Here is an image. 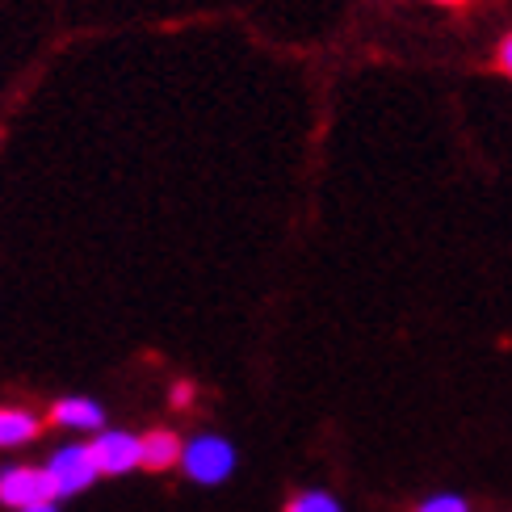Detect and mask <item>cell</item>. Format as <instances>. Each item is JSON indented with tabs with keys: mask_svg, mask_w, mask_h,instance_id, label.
I'll use <instances>...</instances> for the list:
<instances>
[{
	"mask_svg": "<svg viewBox=\"0 0 512 512\" xmlns=\"http://www.w3.org/2000/svg\"><path fill=\"white\" fill-rule=\"evenodd\" d=\"M47 475L55 483V496H80L89 483H97L101 466L93 458V445L89 441H68L47 458Z\"/></svg>",
	"mask_w": 512,
	"mask_h": 512,
	"instance_id": "obj_1",
	"label": "cell"
},
{
	"mask_svg": "<svg viewBox=\"0 0 512 512\" xmlns=\"http://www.w3.org/2000/svg\"><path fill=\"white\" fill-rule=\"evenodd\" d=\"M181 466H185V475L194 479V483L215 487V483H223L231 471H236V450H231L227 437L206 433V437H194V441L185 445Z\"/></svg>",
	"mask_w": 512,
	"mask_h": 512,
	"instance_id": "obj_2",
	"label": "cell"
},
{
	"mask_svg": "<svg viewBox=\"0 0 512 512\" xmlns=\"http://www.w3.org/2000/svg\"><path fill=\"white\" fill-rule=\"evenodd\" d=\"M55 483L47 475V466H5L0 471V504H9L13 512H26L34 504H51Z\"/></svg>",
	"mask_w": 512,
	"mask_h": 512,
	"instance_id": "obj_3",
	"label": "cell"
},
{
	"mask_svg": "<svg viewBox=\"0 0 512 512\" xmlns=\"http://www.w3.org/2000/svg\"><path fill=\"white\" fill-rule=\"evenodd\" d=\"M89 445H93L101 475H126V471H135V466H143V437H135V433L110 429V433H97Z\"/></svg>",
	"mask_w": 512,
	"mask_h": 512,
	"instance_id": "obj_4",
	"label": "cell"
},
{
	"mask_svg": "<svg viewBox=\"0 0 512 512\" xmlns=\"http://www.w3.org/2000/svg\"><path fill=\"white\" fill-rule=\"evenodd\" d=\"M51 420L59 424V429H72V433H101V403L97 399H84V395H68L59 399L51 408Z\"/></svg>",
	"mask_w": 512,
	"mask_h": 512,
	"instance_id": "obj_5",
	"label": "cell"
},
{
	"mask_svg": "<svg viewBox=\"0 0 512 512\" xmlns=\"http://www.w3.org/2000/svg\"><path fill=\"white\" fill-rule=\"evenodd\" d=\"M185 454V445L177 433L168 429H152L143 433V471H168V466H177Z\"/></svg>",
	"mask_w": 512,
	"mask_h": 512,
	"instance_id": "obj_6",
	"label": "cell"
},
{
	"mask_svg": "<svg viewBox=\"0 0 512 512\" xmlns=\"http://www.w3.org/2000/svg\"><path fill=\"white\" fill-rule=\"evenodd\" d=\"M42 433V420L26 408H0V450H13V445H26Z\"/></svg>",
	"mask_w": 512,
	"mask_h": 512,
	"instance_id": "obj_7",
	"label": "cell"
},
{
	"mask_svg": "<svg viewBox=\"0 0 512 512\" xmlns=\"http://www.w3.org/2000/svg\"><path fill=\"white\" fill-rule=\"evenodd\" d=\"M286 512H340V500L328 492H298V496H290Z\"/></svg>",
	"mask_w": 512,
	"mask_h": 512,
	"instance_id": "obj_8",
	"label": "cell"
},
{
	"mask_svg": "<svg viewBox=\"0 0 512 512\" xmlns=\"http://www.w3.org/2000/svg\"><path fill=\"white\" fill-rule=\"evenodd\" d=\"M416 512H471V508H466L462 496H433V500H424Z\"/></svg>",
	"mask_w": 512,
	"mask_h": 512,
	"instance_id": "obj_9",
	"label": "cell"
},
{
	"mask_svg": "<svg viewBox=\"0 0 512 512\" xmlns=\"http://www.w3.org/2000/svg\"><path fill=\"white\" fill-rule=\"evenodd\" d=\"M496 63H500V72L512 80V34L500 42V51H496Z\"/></svg>",
	"mask_w": 512,
	"mask_h": 512,
	"instance_id": "obj_10",
	"label": "cell"
},
{
	"mask_svg": "<svg viewBox=\"0 0 512 512\" xmlns=\"http://www.w3.org/2000/svg\"><path fill=\"white\" fill-rule=\"evenodd\" d=\"M189 403H194V387H189V382H177L173 387V408H189Z\"/></svg>",
	"mask_w": 512,
	"mask_h": 512,
	"instance_id": "obj_11",
	"label": "cell"
},
{
	"mask_svg": "<svg viewBox=\"0 0 512 512\" xmlns=\"http://www.w3.org/2000/svg\"><path fill=\"white\" fill-rule=\"evenodd\" d=\"M26 512H59V508H55V500H51V504H34V508H26Z\"/></svg>",
	"mask_w": 512,
	"mask_h": 512,
	"instance_id": "obj_12",
	"label": "cell"
},
{
	"mask_svg": "<svg viewBox=\"0 0 512 512\" xmlns=\"http://www.w3.org/2000/svg\"><path fill=\"white\" fill-rule=\"evenodd\" d=\"M433 5H462V0H433Z\"/></svg>",
	"mask_w": 512,
	"mask_h": 512,
	"instance_id": "obj_13",
	"label": "cell"
}]
</instances>
